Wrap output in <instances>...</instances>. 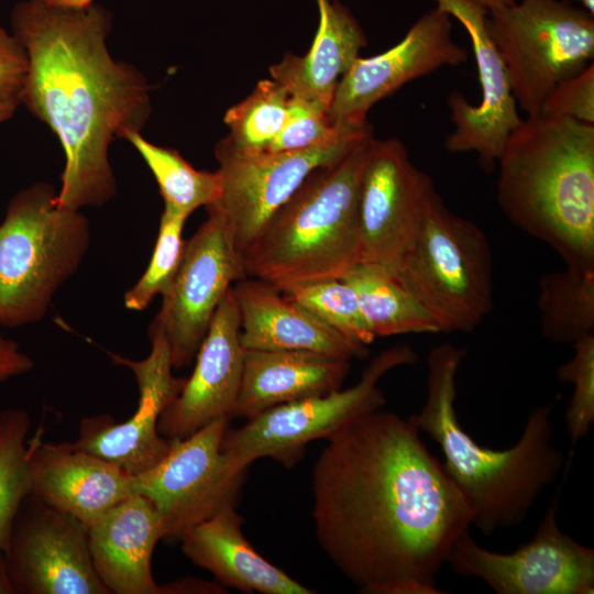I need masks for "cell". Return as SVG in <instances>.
<instances>
[{"mask_svg":"<svg viewBox=\"0 0 594 594\" xmlns=\"http://www.w3.org/2000/svg\"><path fill=\"white\" fill-rule=\"evenodd\" d=\"M316 539L362 593L440 594L473 512L408 417L366 413L327 439L311 474Z\"/></svg>","mask_w":594,"mask_h":594,"instance_id":"obj_1","label":"cell"},{"mask_svg":"<svg viewBox=\"0 0 594 594\" xmlns=\"http://www.w3.org/2000/svg\"><path fill=\"white\" fill-rule=\"evenodd\" d=\"M110 24V13L96 4L72 9L26 0L11 13L12 34L28 57L20 102L64 150L61 208L101 206L116 195L110 144L140 132L150 116L144 76L108 51Z\"/></svg>","mask_w":594,"mask_h":594,"instance_id":"obj_2","label":"cell"},{"mask_svg":"<svg viewBox=\"0 0 594 594\" xmlns=\"http://www.w3.org/2000/svg\"><path fill=\"white\" fill-rule=\"evenodd\" d=\"M464 355L463 349L448 342L430 350L427 398L409 418L438 443L447 473L473 512V525L490 536L525 520L539 495L556 481L565 458L552 441V404L536 407L518 441L506 450L482 447L471 438L454 406Z\"/></svg>","mask_w":594,"mask_h":594,"instance_id":"obj_3","label":"cell"},{"mask_svg":"<svg viewBox=\"0 0 594 594\" xmlns=\"http://www.w3.org/2000/svg\"><path fill=\"white\" fill-rule=\"evenodd\" d=\"M497 201L565 266L594 271V124L527 116L498 156Z\"/></svg>","mask_w":594,"mask_h":594,"instance_id":"obj_4","label":"cell"},{"mask_svg":"<svg viewBox=\"0 0 594 594\" xmlns=\"http://www.w3.org/2000/svg\"><path fill=\"white\" fill-rule=\"evenodd\" d=\"M372 139L306 178L241 255L246 277L284 292L343 278L362 262L359 188Z\"/></svg>","mask_w":594,"mask_h":594,"instance_id":"obj_5","label":"cell"},{"mask_svg":"<svg viewBox=\"0 0 594 594\" xmlns=\"http://www.w3.org/2000/svg\"><path fill=\"white\" fill-rule=\"evenodd\" d=\"M47 183L10 200L0 223V326L41 321L57 290L79 268L90 227L79 210L61 208Z\"/></svg>","mask_w":594,"mask_h":594,"instance_id":"obj_6","label":"cell"},{"mask_svg":"<svg viewBox=\"0 0 594 594\" xmlns=\"http://www.w3.org/2000/svg\"><path fill=\"white\" fill-rule=\"evenodd\" d=\"M444 333L472 332L494 307L493 257L472 220L437 194L413 249L394 274Z\"/></svg>","mask_w":594,"mask_h":594,"instance_id":"obj_7","label":"cell"},{"mask_svg":"<svg viewBox=\"0 0 594 594\" xmlns=\"http://www.w3.org/2000/svg\"><path fill=\"white\" fill-rule=\"evenodd\" d=\"M593 15L570 0H519L487 12L488 33L527 116L539 114L559 82L592 63Z\"/></svg>","mask_w":594,"mask_h":594,"instance_id":"obj_8","label":"cell"},{"mask_svg":"<svg viewBox=\"0 0 594 594\" xmlns=\"http://www.w3.org/2000/svg\"><path fill=\"white\" fill-rule=\"evenodd\" d=\"M416 361L417 355L409 345L388 348L371 360L353 386L282 404L248 419L241 428H228L222 450L238 470H246L261 458L292 466L309 442L327 440L353 419L383 408L381 378L395 367Z\"/></svg>","mask_w":594,"mask_h":594,"instance_id":"obj_9","label":"cell"},{"mask_svg":"<svg viewBox=\"0 0 594 594\" xmlns=\"http://www.w3.org/2000/svg\"><path fill=\"white\" fill-rule=\"evenodd\" d=\"M370 135L367 122L327 143L280 152H242L221 140L215 151L221 194L207 211L221 220L241 256L315 169L340 160Z\"/></svg>","mask_w":594,"mask_h":594,"instance_id":"obj_10","label":"cell"},{"mask_svg":"<svg viewBox=\"0 0 594 594\" xmlns=\"http://www.w3.org/2000/svg\"><path fill=\"white\" fill-rule=\"evenodd\" d=\"M229 419L216 420L184 439L148 471L133 476V493L161 514L166 538L179 541L190 527L235 505L246 470L235 469L222 450Z\"/></svg>","mask_w":594,"mask_h":594,"instance_id":"obj_11","label":"cell"},{"mask_svg":"<svg viewBox=\"0 0 594 594\" xmlns=\"http://www.w3.org/2000/svg\"><path fill=\"white\" fill-rule=\"evenodd\" d=\"M559 492L532 539L516 551L487 550L466 531L452 546L447 563L457 574L477 578L498 594H593L594 550L560 529Z\"/></svg>","mask_w":594,"mask_h":594,"instance_id":"obj_12","label":"cell"},{"mask_svg":"<svg viewBox=\"0 0 594 594\" xmlns=\"http://www.w3.org/2000/svg\"><path fill=\"white\" fill-rule=\"evenodd\" d=\"M437 190L397 139L370 142L359 188L362 262L395 274L422 229Z\"/></svg>","mask_w":594,"mask_h":594,"instance_id":"obj_13","label":"cell"},{"mask_svg":"<svg viewBox=\"0 0 594 594\" xmlns=\"http://www.w3.org/2000/svg\"><path fill=\"white\" fill-rule=\"evenodd\" d=\"M15 594H110L90 556L88 526L32 492L4 549Z\"/></svg>","mask_w":594,"mask_h":594,"instance_id":"obj_14","label":"cell"},{"mask_svg":"<svg viewBox=\"0 0 594 594\" xmlns=\"http://www.w3.org/2000/svg\"><path fill=\"white\" fill-rule=\"evenodd\" d=\"M246 277L221 220L208 219L186 242L178 271L152 321L164 336L173 369L187 366L228 290Z\"/></svg>","mask_w":594,"mask_h":594,"instance_id":"obj_15","label":"cell"},{"mask_svg":"<svg viewBox=\"0 0 594 594\" xmlns=\"http://www.w3.org/2000/svg\"><path fill=\"white\" fill-rule=\"evenodd\" d=\"M151 352L141 361L110 354L117 364L129 367L139 388L138 408L127 420L109 415L85 417L79 424L77 448L100 457L130 475L154 468L169 451L173 439L162 436L158 420L179 394L186 378L172 374L173 365L163 333L150 326Z\"/></svg>","mask_w":594,"mask_h":594,"instance_id":"obj_16","label":"cell"},{"mask_svg":"<svg viewBox=\"0 0 594 594\" xmlns=\"http://www.w3.org/2000/svg\"><path fill=\"white\" fill-rule=\"evenodd\" d=\"M468 56L453 41L452 16L436 7L395 46L353 62L338 82L328 117L334 124H364L369 110L382 98L443 66H458Z\"/></svg>","mask_w":594,"mask_h":594,"instance_id":"obj_17","label":"cell"},{"mask_svg":"<svg viewBox=\"0 0 594 594\" xmlns=\"http://www.w3.org/2000/svg\"><path fill=\"white\" fill-rule=\"evenodd\" d=\"M436 2L437 8L457 19L469 34L482 89V98L476 105L459 91L449 96L454 130L446 140V148L451 153L475 152L481 166L491 170L496 166L508 134L521 119L506 66L486 26L488 11L471 0Z\"/></svg>","mask_w":594,"mask_h":594,"instance_id":"obj_18","label":"cell"},{"mask_svg":"<svg viewBox=\"0 0 594 594\" xmlns=\"http://www.w3.org/2000/svg\"><path fill=\"white\" fill-rule=\"evenodd\" d=\"M243 353L239 311L231 287L196 353L191 375L160 417V433L184 439L216 420H230L241 385Z\"/></svg>","mask_w":594,"mask_h":594,"instance_id":"obj_19","label":"cell"},{"mask_svg":"<svg viewBox=\"0 0 594 594\" xmlns=\"http://www.w3.org/2000/svg\"><path fill=\"white\" fill-rule=\"evenodd\" d=\"M37 430L28 440L32 493L90 526L133 493V476L73 442L52 443Z\"/></svg>","mask_w":594,"mask_h":594,"instance_id":"obj_20","label":"cell"},{"mask_svg":"<svg viewBox=\"0 0 594 594\" xmlns=\"http://www.w3.org/2000/svg\"><path fill=\"white\" fill-rule=\"evenodd\" d=\"M166 538L161 514L153 503L132 494L88 527L94 568L110 594H164L156 583L152 557Z\"/></svg>","mask_w":594,"mask_h":594,"instance_id":"obj_21","label":"cell"},{"mask_svg":"<svg viewBox=\"0 0 594 594\" xmlns=\"http://www.w3.org/2000/svg\"><path fill=\"white\" fill-rule=\"evenodd\" d=\"M243 349L307 350L352 360L367 354L282 292L252 277L232 286Z\"/></svg>","mask_w":594,"mask_h":594,"instance_id":"obj_22","label":"cell"},{"mask_svg":"<svg viewBox=\"0 0 594 594\" xmlns=\"http://www.w3.org/2000/svg\"><path fill=\"white\" fill-rule=\"evenodd\" d=\"M350 361L307 350L244 349L235 417L341 388Z\"/></svg>","mask_w":594,"mask_h":594,"instance_id":"obj_23","label":"cell"},{"mask_svg":"<svg viewBox=\"0 0 594 594\" xmlns=\"http://www.w3.org/2000/svg\"><path fill=\"white\" fill-rule=\"evenodd\" d=\"M243 521L235 505L223 507L182 535L183 553L220 584L244 593L312 594L255 551L242 532Z\"/></svg>","mask_w":594,"mask_h":594,"instance_id":"obj_24","label":"cell"},{"mask_svg":"<svg viewBox=\"0 0 594 594\" xmlns=\"http://www.w3.org/2000/svg\"><path fill=\"white\" fill-rule=\"evenodd\" d=\"M317 4L319 25L309 51L304 56L287 53L270 73L289 95L309 99L329 112L340 78L367 40L355 18L340 2L317 0Z\"/></svg>","mask_w":594,"mask_h":594,"instance_id":"obj_25","label":"cell"},{"mask_svg":"<svg viewBox=\"0 0 594 594\" xmlns=\"http://www.w3.org/2000/svg\"><path fill=\"white\" fill-rule=\"evenodd\" d=\"M342 279L355 290L361 311L375 338L440 333L431 315L386 268L363 262Z\"/></svg>","mask_w":594,"mask_h":594,"instance_id":"obj_26","label":"cell"},{"mask_svg":"<svg viewBox=\"0 0 594 594\" xmlns=\"http://www.w3.org/2000/svg\"><path fill=\"white\" fill-rule=\"evenodd\" d=\"M538 310L544 338L574 344L594 333V271L565 266L539 280Z\"/></svg>","mask_w":594,"mask_h":594,"instance_id":"obj_27","label":"cell"},{"mask_svg":"<svg viewBox=\"0 0 594 594\" xmlns=\"http://www.w3.org/2000/svg\"><path fill=\"white\" fill-rule=\"evenodd\" d=\"M125 139L139 151L154 175L164 200V209L188 218L199 207H209L221 194L218 170L194 168L177 151L157 146L140 132Z\"/></svg>","mask_w":594,"mask_h":594,"instance_id":"obj_28","label":"cell"},{"mask_svg":"<svg viewBox=\"0 0 594 594\" xmlns=\"http://www.w3.org/2000/svg\"><path fill=\"white\" fill-rule=\"evenodd\" d=\"M289 94L274 79L257 82L241 102L229 108L224 122L230 133L223 140L242 152H267L287 117Z\"/></svg>","mask_w":594,"mask_h":594,"instance_id":"obj_29","label":"cell"},{"mask_svg":"<svg viewBox=\"0 0 594 594\" xmlns=\"http://www.w3.org/2000/svg\"><path fill=\"white\" fill-rule=\"evenodd\" d=\"M26 411L9 409L0 414V549L4 551L14 518L32 492L28 462Z\"/></svg>","mask_w":594,"mask_h":594,"instance_id":"obj_30","label":"cell"},{"mask_svg":"<svg viewBox=\"0 0 594 594\" xmlns=\"http://www.w3.org/2000/svg\"><path fill=\"white\" fill-rule=\"evenodd\" d=\"M282 294L354 343L367 346L375 339L361 311L355 290L342 278L297 285Z\"/></svg>","mask_w":594,"mask_h":594,"instance_id":"obj_31","label":"cell"},{"mask_svg":"<svg viewBox=\"0 0 594 594\" xmlns=\"http://www.w3.org/2000/svg\"><path fill=\"white\" fill-rule=\"evenodd\" d=\"M187 218L163 210L157 240L150 263L139 280L124 294L130 310H143L170 286L180 265L185 244L183 230Z\"/></svg>","mask_w":594,"mask_h":594,"instance_id":"obj_32","label":"cell"},{"mask_svg":"<svg viewBox=\"0 0 594 594\" xmlns=\"http://www.w3.org/2000/svg\"><path fill=\"white\" fill-rule=\"evenodd\" d=\"M573 346L572 358L557 370V376L574 385L565 425L575 443L588 433L594 422V333L580 339Z\"/></svg>","mask_w":594,"mask_h":594,"instance_id":"obj_33","label":"cell"},{"mask_svg":"<svg viewBox=\"0 0 594 594\" xmlns=\"http://www.w3.org/2000/svg\"><path fill=\"white\" fill-rule=\"evenodd\" d=\"M360 125L363 124H334L330 121L328 111L320 105L300 96L289 95L285 124L267 152L302 150L320 145Z\"/></svg>","mask_w":594,"mask_h":594,"instance_id":"obj_34","label":"cell"},{"mask_svg":"<svg viewBox=\"0 0 594 594\" xmlns=\"http://www.w3.org/2000/svg\"><path fill=\"white\" fill-rule=\"evenodd\" d=\"M594 124V65L559 82L546 97L540 113Z\"/></svg>","mask_w":594,"mask_h":594,"instance_id":"obj_35","label":"cell"},{"mask_svg":"<svg viewBox=\"0 0 594 594\" xmlns=\"http://www.w3.org/2000/svg\"><path fill=\"white\" fill-rule=\"evenodd\" d=\"M28 70L24 48L13 34L0 24V95H15L20 91Z\"/></svg>","mask_w":594,"mask_h":594,"instance_id":"obj_36","label":"cell"},{"mask_svg":"<svg viewBox=\"0 0 594 594\" xmlns=\"http://www.w3.org/2000/svg\"><path fill=\"white\" fill-rule=\"evenodd\" d=\"M33 369L32 359L19 344L0 336V382L22 375Z\"/></svg>","mask_w":594,"mask_h":594,"instance_id":"obj_37","label":"cell"},{"mask_svg":"<svg viewBox=\"0 0 594 594\" xmlns=\"http://www.w3.org/2000/svg\"><path fill=\"white\" fill-rule=\"evenodd\" d=\"M20 98L15 95H0V124L9 120L20 105Z\"/></svg>","mask_w":594,"mask_h":594,"instance_id":"obj_38","label":"cell"},{"mask_svg":"<svg viewBox=\"0 0 594 594\" xmlns=\"http://www.w3.org/2000/svg\"><path fill=\"white\" fill-rule=\"evenodd\" d=\"M0 594H15L8 572L4 551L0 549Z\"/></svg>","mask_w":594,"mask_h":594,"instance_id":"obj_39","label":"cell"},{"mask_svg":"<svg viewBox=\"0 0 594 594\" xmlns=\"http://www.w3.org/2000/svg\"><path fill=\"white\" fill-rule=\"evenodd\" d=\"M37 1L43 2L47 6H52V7L79 9V8H86L92 4L94 0H37Z\"/></svg>","mask_w":594,"mask_h":594,"instance_id":"obj_40","label":"cell"},{"mask_svg":"<svg viewBox=\"0 0 594 594\" xmlns=\"http://www.w3.org/2000/svg\"><path fill=\"white\" fill-rule=\"evenodd\" d=\"M471 1L482 7L486 11H491V10H495L502 7L516 3L519 0H471Z\"/></svg>","mask_w":594,"mask_h":594,"instance_id":"obj_41","label":"cell"},{"mask_svg":"<svg viewBox=\"0 0 594 594\" xmlns=\"http://www.w3.org/2000/svg\"><path fill=\"white\" fill-rule=\"evenodd\" d=\"M582 6L583 9L594 14V0H573Z\"/></svg>","mask_w":594,"mask_h":594,"instance_id":"obj_42","label":"cell"}]
</instances>
